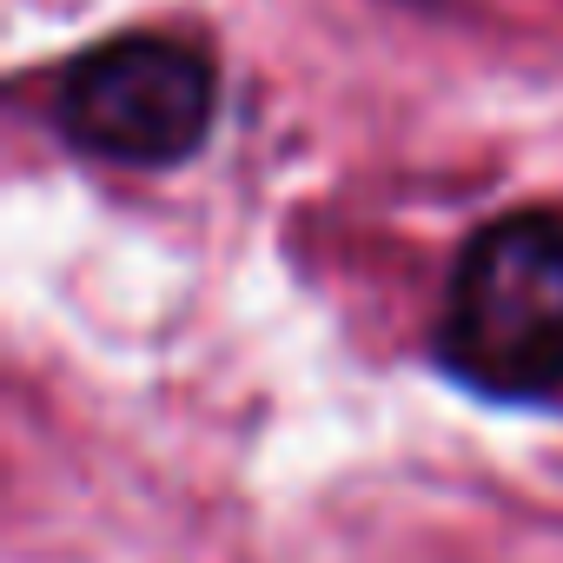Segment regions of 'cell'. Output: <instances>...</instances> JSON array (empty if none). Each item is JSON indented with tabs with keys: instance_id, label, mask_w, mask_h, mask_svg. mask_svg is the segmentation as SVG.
Instances as JSON below:
<instances>
[{
	"instance_id": "2",
	"label": "cell",
	"mask_w": 563,
	"mask_h": 563,
	"mask_svg": "<svg viewBox=\"0 0 563 563\" xmlns=\"http://www.w3.org/2000/svg\"><path fill=\"white\" fill-rule=\"evenodd\" d=\"M212 60L173 34H120L80 54L54 87V120L67 146L113 166L192 159L212 133Z\"/></svg>"
},
{
	"instance_id": "1",
	"label": "cell",
	"mask_w": 563,
	"mask_h": 563,
	"mask_svg": "<svg viewBox=\"0 0 563 563\" xmlns=\"http://www.w3.org/2000/svg\"><path fill=\"white\" fill-rule=\"evenodd\" d=\"M438 358L484 398L563 391V212H504L451 265Z\"/></svg>"
}]
</instances>
